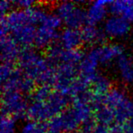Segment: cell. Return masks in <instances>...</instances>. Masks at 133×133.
<instances>
[{
  "label": "cell",
  "mask_w": 133,
  "mask_h": 133,
  "mask_svg": "<svg viewBox=\"0 0 133 133\" xmlns=\"http://www.w3.org/2000/svg\"><path fill=\"white\" fill-rule=\"evenodd\" d=\"M13 3L16 8H18V9L22 10L29 9L36 5V3L34 1H31V0H19V1L13 2Z\"/></svg>",
  "instance_id": "27"
},
{
  "label": "cell",
  "mask_w": 133,
  "mask_h": 133,
  "mask_svg": "<svg viewBox=\"0 0 133 133\" xmlns=\"http://www.w3.org/2000/svg\"><path fill=\"white\" fill-rule=\"evenodd\" d=\"M26 116L30 119V121L42 122V123L43 121H47L54 117L46 101L44 102L31 101L28 105Z\"/></svg>",
  "instance_id": "14"
},
{
  "label": "cell",
  "mask_w": 133,
  "mask_h": 133,
  "mask_svg": "<svg viewBox=\"0 0 133 133\" xmlns=\"http://www.w3.org/2000/svg\"><path fill=\"white\" fill-rule=\"evenodd\" d=\"M123 133H133V117L124 124Z\"/></svg>",
  "instance_id": "30"
},
{
  "label": "cell",
  "mask_w": 133,
  "mask_h": 133,
  "mask_svg": "<svg viewBox=\"0 0 133 133\" xmlns=\"http://www.w3.org/2000/svg\"><path fill=\"white\" fill-rule=\"evenodd\" d=\"M53 92L49 84H41L36 87L30 94L31 101H37V102H44L46 101L51 93Z\"/></svg>",
  "instance_id": "21"
},
{
  "label": "cell",
  "mask_w": 133,
  "mask_h": 133,
  "mask_svg": "<svg viewBox=\"0 0 133 133\" xmlns=\"http://www.w3.org/2000/svg\"><path fill=\"white\" fill-rule=\"evenodd\" d=\"M20 133H47L46 124L34 121H28L23 124Z\"/></svg>",
  "instance_id": "22"
},
{
  "label": "cell",
  "mask_w": 133,
  "mask_h": 133,
  "mask_svg": "<svg viewBox=\"0 0 133 133\" xmlns=\"http://www.w3.org/2000/svg\"><path fill=\"white\" fill-rule=\"evenodd\" d=\"M72 133H80V132L78 131V132H72Z\"/></svg>",
  "instance_id": "31"
},
{
  "label": "cell",
  "mask_w": 133,
  "mask_h": 133,
  "mask_svg": "<svg viewBox=\"0 0 133 133\" xmlns=\"http://www.w3.org/2000/svg\"><path fill=\"white\" fill-rule=\"evenodd\" d=\"M15 68H14V63L9 62H2L1 68H0V78H1L2 84L8 80L13 72H15Z\"/></svg>",
  "instance_id": "25"
},
{
  "label": "cell",
  "mask_w": 133,
  "mask_h": 133,
  "mask_svg": "<svg viewBox=\"0 0 133 133\" xmlns=\"http://www.w3.org/2000/svg\"><path fill=\"white\" fill-rule=\"evenodd\" d=\"M35 83L20 69H15L11 77L2 84L3 92L18 91L24 94H30L36 89Z\"/></svg>",
  "instance_id": "8"
},
{
  "label": "cell",
  "mask_w": 133,
  "mask_h": 133,
  "mask_svg": "<svg viewBox=\"0 0 133 133\" xmlns=\"http://www.w3.org/2000/svg\"><path fill=\"white\" fill-rule=\"evenodd\" d=\"M58 30L45 24H41L37 27L34 45L38 49L50 47L54 44V41L58 38Z\"/></svg>",
  "instance_id": "12"
},
{
  "label": "cell",
  "mask_w": 133,
  "mask_h": 133,
  "mask_svg": "<svg viewBox=\"0 0 133 133\" xmlns=\"http://www.w3.org/2000/svg\"><path fill=\"white\" fill-rule=\"evenodd\" d=\"M92 93L96 96H104L113 89L110 79L104 74H98L91 83Z\"/></svg>",
  "instance_id": "19"
},
{
  "label": "cell",
  "mask_w": 133,
  "mask_h": 133,
  "mask_svg": "<svg viewBox=\"0 0 133 133\" xmlns=\"http://www.w3.org/2000/svg\"><path fill=\"white\" fill-rule=\"evenodd\" d=\"M105 36L110 39L121 40L127 37L131 31V23L120 16L110 15L103 24Z\"/></svg>",
  "instance_id": "7"
},
{
  "label": "cell",
  "mask_w": 133,
  "mask_h": 133,
  "mask_svg": "<svg viewBox=\"0 0 133 133\" xmlns=\"http://www.w3.org/2000/svg\"><path fill=\"white\" fill-rule=\"evenodd\" d=\"M103 103L114 111L115 123L124 125L133 117L132 100L129 99L124 89L113 88L103 96Z\"/></svg>",
  "instance_id": "3"
},
{
  "label": "cell",
  "mask_w": 133,
  "mask_h": 133,
  "mask_svg": "<svg viewBox=\"0 0 133 133\" xmlns=\"http://www.w3.org/2000/svg\"><path fill=\"white\" fill-rule=\"evenodd\" d=\"M21 51L22 50L20 45L16 42L14 38L10 36L1 37L2 62L14 63V62L19 60Z\"/></svg>",
  "instance_id": "13"
},
{
  "label": "cell",
  "mask_w": 133,
  "mask_h": 133,
  "mask_svg": "<svg viewBox=\"0 0 133 133\" xmlns=\"http://www.w3.org/2000/svg\"><path fill=\"white\" fill-rule=\"evenodd\" d=\"M99 65L95 47H91L85 54L83 61L78 65V72L80 78L84 80L89 85L96 78L98 73V66Z\"/></svg>",
  "instance_id": "9"
},
{
  "label": "cell",
  "mask_w": 133,
  "mask_h": 133,
  "mask_svg": "<svg viewBox=\"0 0 133 133\" xmlns=\"http://www.w3.org/2000/svg\"><path fill=\"white\" fill-rule=\"evenodd\" d=\"M118 76L124 84H133V57L124 54L115 62Z\"/></svg>",
  "instance_id": "16"
},
{
  "label": "cell",
  "mask_w": 133,
  "mask_h": 133,
  "mask_svg": "<svg viewBox=\"0 0 133 133\" xmlns=\"http://www.w3.org/2000/svg\"><path fill=\"white\" fill-rule=\"evenodd\" d=\"M14 5L11 1H2L0 4V13L1 17H5L12 11V7Z\"/></svg>",
  "instance_id": "28"
},
{
  "label": "cell",
  "mask_w": 133,
  "mask_h": 133,
  "mask_svg": "<svg viewBox=\"0 0 133 133\" xmlns=\"http://www.w3.org/2000/svg\"><path fill=\"white\" fill-rule=\"evenodd\" d=\"M55 14L62 19L66 27L78 30L87 22L86 10L77 3L62 1L56 3Z\"/></svg>",
  "instance_id": "4"
},
{
  "label": "cell",
  "mask_w": 133,
  "mask_h": 133,
  "mask_svg": "<svg viewBox=\"0 0 133 133\" xmlns=\"http://www.w3.org/2000/svg\"><path fill=\"white\" fill-rule=\"evenodd\" d=\"M80 31L83 42L93 47L103 45L102 43L106 37L103 29H100L97 25H92L89 24H85Z\"/></svg>",
  "instance_id": "17"
},
{
  "label": "cell",
  "mask_w": 133,
  "mask_h": 133,
  "mask_svg": "<svg viewBox=\"0 0 133 133\" xmlns=\"http://www.w3.org/2000/svg\"><path fill=\"white\" fill-rule=\"evenodd\" d=\"M59 44L66 50H78L83 42L81 31L66 27L59 33Z\"/></svg>",
  "instance_id": "15"
},
{
  "label": "cell",
  "mask_w": 133,
  "mask_h": 133,
  "mask_svg": "<svg viewBox=\"0 0 133 133\" xmlns=\"http://www.w3.org/2000/svg\"><path fill=\"white\" fill-rule=\"evenodd\" d=\"M6 23L9 36L20 46L34 44L37 27L30 18L26 10L14 9L5 17H1Z\"/></svg>",
  "instance_id": "2"
},
{
  "label": "cell",
  "mask_w": 133,
  "mask_h": 133,
  "mask_svg": "<svg viewBox=\"0 0 133 133\" xmlns=\"http://www.w3.org/2000/svg\"><path fill=\"white\" fill-rule=\"evenodd\" d=\"M95 47L99 64L107 66L116 62L122 55H124V47L117 43H110L98 45Z\"/></svg>",
  "instance_id": "11"
},
{
  "label": "cell",
  "mask_w": 133,
  "mask_h": 133,
  "mask_svg": "<svg viewBox=\"0 0 133 133\" xmlns=\"http://www.w3.org/2000/svg\"><path fill=\"white\" fill-rule=\"evenodd\" d=\"M47 133H65L61 115H56L46 123Z\"/></svg>",
  "instance_id": "24"
},
{
  "label": "cell",
  "mask_w": 133,
  "mask_h": 133,
  "mask_svg": "<svg viewBox=\"0 0 133 133\" xmlns=\"http://www.w3.org/2000/svg\"><path fill=\"white\" fill-rule=\"evenodd\" d=\"M29 104L24 94L18 91H4L2 94L3 115L14 117L16 120L26 116Z\"/></svg>",
  "instance_id": "5"
},
{
  "label": "cell",
  "mask_w": 133,
  "mask_h": 133,
  "mask_svg": "<svg viewBox=\"0 0 133 133\" xmlns=\"http://www.w3.org/2000/svg\"><path fill=\"white\" fill-rule=\"evenodd\" d=\"M16 128V119L9 115H2L0 121V133H15Z\"/></svg>",
  "instance_id": "23"
},
{
  "label": "cell",
  "mask_w": 133,
  "mask_h": 133,
  "mask_svg": "<svg viewBox=\"0 0 133 133\" xmlns=\"http://www.w3.org/2000/svg\"><path fill=\"white\" fill-rule=\"evenodd\" d=\"M84 56L79 49L66 50L59 43L51 45L46 50V58L54 68L61 64L78 66Z\"/></svg>",
  "instance_id": "6"
},
{
  "label": "cell",
  "mask_w": 133,
  "mask_h": 133,
  "mask_svg": "<svg viewBox=\"0 0 133 133\" xmlns=\"http://www.w3.org/2000/svg\"><path fill=\"white\" fill-rule=\"evenodd\" d=\"M110 127H108V125L99 124L96 122V125L94 127L93 133H110Z\"/></svg>",
  "instance_id": "29"
},
{
  "label": "cell",
  "mask_w": 133,
  "mask_h": 133,
  "mask_svg": "<svg viewBox=\"0 0 133 133\" xmlns=\"http://www.w3.org/2000/svg\"><path fill=\"white\" fill-rule=\"evenodd\" d=\"M96 125V121L95 119H91V120L88 121L83 123L79 127V132L80 133H93L94 127Z\"/></svg>",
  "instance_id": "26"
},
{
  "label": "cell",
  "mask_w": 133,
  "mask_h": 133,
  "mask_svg": "<svg viewBox=\"0 0 133 133\" xmlns=\"http://www.w3.org/2000/svg\"><path fill=\"white\" fill-rule=\"evenodd\" d=\"M19 66L21 71L33 80L41 84H54L56 68L51 64L46 57L30 47L22 50L19 57Z\"/></svg>",
  "instance_id": "1"
},
{
  "label": "cell",
  "mask_w": 133,
  "mask_h": 133,
  "mask_svg": "<svg viewBox=\"0 0 133 133\" xmlns=\"http://www.w3.org/2000/svg\"><path fill=\"white\" fill-rule=\"evenodd\" d=\"M109 11L112 15L120 16L130 23L133 22V1L132 0H116L110 1Z\"/></svg>",
  "instance_id": "18"
},
{
  "label": "cell",
  "mask_w": 133,
  "mask_h": 133,
  "mask_svg": "<svg viewBox=\"0 0 133 133\" xmlns=\"http://www.w3.org/2000/svg\"><path fill=\"white\" fill-rule=\"evenodd\" d=\"M132 104H133V99H132Z\"/></svg>",
  "instance_id": "32"
},
{
  "label": "cell",
  "mask_w": 133,
  "mask_h": 133,
  "mask_svg": "<svg viewBox=\"0 0 133 133\" xmlns=\"http://www.w3.org/2000/svg\"><path fill=\"white\" fill-rule=\"evenodd\" d=\"M62 124L65 130V133H72L75 132V131L80 127V123L77 121V119L72 113L70 109L66 110L64 112L60 114Z\"/></svg>",
  "instance_id": "20"
},
{
  "label": "cell",
  "mask_w": 133,
  "mask_h": 133,
  "mask_svg": "<svg viewBox=\"0 0 133 133\" xmlns=\"http://www.w3.org/2000/svg\"><path fill=\"white\" fill-rule=\"evenodd\" d=\"M110 1L97 0L91 2L86 9L87 23L92 25H97L105 21L108 18L107 13L109 11V5Z\"/></svg>",
  "instance_id": "10"
}]
</instances>
